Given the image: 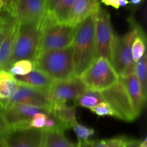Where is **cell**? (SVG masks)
<instances>
[{
    "mask_svg": "<svg viewBox=\"0 0 147 147\" xmlns=\"http://www.w3.org/2000/svg\"><path fill=\"white\" fill-rule=\"evenodd\" d=\"M73 101L75 106L83 107L90 110L100 102H104L101 92L88 88Z\"/></svg>",
    "mask_w": 147,
    "mask_h": 147,
    "instance_id": "cell-21",
    "label": "cell"
},
{
    "mask_svg": "<svg viewBox=\"0 0 147 147\" xmlns=\"http://www.w3.org/2000/svg\"><path fill=\"white\" fill-rule=\"evenodd\" d=\"M143 1H144V0H130V1H129V4L136 6L140 4Z\"/></svg>",
    "mask_w": 147,
    "mask_h": 147,
    "instance_id": "cell-40",
    "label": "cell"
},
{
    "mask_svg": "<svg viewBox=\"0 0 147 147\" xmlns=\"http://www.w3.org/2000/svg\"><path fill=\"white\" fill-rule=\"evenodd\" d=\"M96 14L97 12L90 14L75 28L72 46L75 75L77 76H80L96 60Z\"/></svg>",
    "mask_w": 147,
    "mask_h": 147,
    "instance_id": "cell-1",
    "label": "cell"
},
{
    "mask_svg": "<svg viewBox=\"0 0 147 147\" xmlns=\"http://www.w3.org/2000/svg\"><path fill=\"white\" fill-rule=\"evenodd\" d=\"M74 131L76 136H77L78 142V144H82L86 141H88L89 138L93 136L95 133L94 129L91 128L86 126V125H81L78 122H75L71 127Z\"/></svg>",
    "mask_w": 147,
    "mask_h": 147,
    "instance_id": "cell-27",
    "label": "cell"
},
{
    "mask_svg": "<svg viewBox=\"0 0 147 147\" xmlns=\"http://www.w3.org/2000/svg\"><path fill=\"white\" fill-rule=\"evenodd\" d=\"M59 1L60 0H45V9L47 16L51 14Z\"/></svg>",
    "mask_w": 147,
    "mask_h": 147,
    "instance_id": "cell-34",
    "label": "cell"
},
{
    "mask_svg": "<svg viewBox=\"0 0 147 147\" xmlns=\"http://www.w3.org/2000/svg\"><path fill=\"white\" fill-rule=\"evenodd\" d=\"M42 147H77L69 141L62 131H43Z\"/></svg>",
    "mask_w": 147,
    "mask_h": 147,
    "instance_id": "cell-20",
    "label": "cell"
},
{
    "mask_svg": "<svg viewBox=\"0 0 147 147\" xmlns=\"http://www.w3.org/2000/svg\"><path fill=\"white\" fill-rule=\"evenodd\" d=\"M134 74L139 80L144 95L146 97L147 94V55L146 53L144 54V56L135 63Z\"/></svg>",
    "mask_w": 147,
    "mask_h": 147,
    "instance_id": "cell-23",
    "label": "cell"
},
{
    "mask_svg": "<svg viewBox=\"0 0 147 147\" xmlns=\"http://www.w3.org/2000/svg\"><path fill=\"white\" fill-rule=\"evenodd\" d=\"M16 104L39 107L47 110L48 112L52 105L47 92L20 83H18L17 90L6 108Z\"/></svg>",
    "mask_w": 147,
    "mask_h": 147,
    "instance_id": "cell-12",
    "label": "cell"
},
{
    "mask_svg": "<svg viewBox=\"0 0 147 147\" xmlns=\"http://www.w3.org/2000/svg\"><path fill=\"white\" fill-rule=\"evenodd\" d=\"M4 11H5V4L3 1V0H0V18L2 16Z\"/></svg>",
    "mask_w": 147,
    "mask_h": 147,
    "instance_id": "cell-37",
    "label": "cell"
},
{
    "mask_svg": "<svg viewBox=\"0 0 147 147\" xmlns=\"http://www.w3.org/2000/svg\"><path fill=\"white\" fill-rule=\"evenodd\" d=\"M119 0H106L103 4H104L106 6H111V7L118 10V9L120 8L119 5Z\"/></svg>",
    "mask_w": 147,
    "mask_h": 147,
    "instance_id": "cell-35",
    "label": "cell"
},
{
    "mask_svg": "<svg viewBox=\"0 0 147 147\" xmlns=\"http://www.w3.org/2000/svg\"><path fill=\"white\" fill-rule=\"evenodd\" d=\"M44 132L38 128L11 129L4 136L5 147H42Z\"/></svg>",
    "mask_w": 147,
    "mask_h": 147,
    "instance_id": "cell-13",
    "label": "cell"
},
{
    "mask_svg": "<svg viewBox=\"0 0 147 147\" xmlns=\"http://www.w3.org/2000/svg\"><path fill=\"white\" fill-rule=\"evenodd\" d=\"M3 1H4V4H5V10H6V8H7V4H8V1H7V0H3Z\"/></svg>",
    "mask_w": 147,
    "mask_h": 147,
    "instance_id": "cell-42",
    "label": "cell"
},
{
    "mask_svg": "<svg viewBox=\"0 0 147 147\" xmlns=\"http://www.w3.org/2000/svg\"><path fill=\"white\" fill-rule=\"evenodd\" d=\"M3 115L10 129H22L30 128L32 118L35 114L44 112L49 114L44 108L24 104H16L6 109H2Z\"/></svg>",
    "mask_w": 147,
    "mask_h": 147,
    "instance_id": "cell-11",
    "label": "cell"
},
{
    "mask_svg": "<svg viewBox=\"0 0 147 147\" xmlns=\"http://www.w3.org/2000/svg\"><path fill=\"white\" fill-rule=\"evenodd\" d=\"M47 119V114L44 112H39L35 114L30 121V127L32 128L42 129L45 127Z\"/></svg>",
    "mask_w": 147,
    "mask_h": 147,
    "instance_id": "cell-31",
    "label": "cell"
},
{
    "mask_svg": "<svg viewBox=\"0 0 147 147\" xmlns=\"http://www.w3.org/2000/svg\"><path fill=\"white\" fill-rule=\"evenodd\" d=\"M18 82L7 71H0V107L5 109L17 90Z\"/></svg>",
    "mask_w": 147,
    "mask_h": 147,
    "instance_id": "cell-18",
    "label": "cell"
},
{
    "mask_svg": "<svg viewBox=\"0 0 147 147\" xmlns=\"http://www.w3.org/2000/svg\"><path fill=\"white\" fill-rule=\"evenodd\" d=\"M67 129H69V128L64 122L54 116L53 114L49 113L47 114V119L45 127L42 130L43 131H56L64 132Z\"/></svg>",
    "mask_w": 147,
    "mask_h": 147,
    "instance_id": "cell-28",
    "label": "cell"
},
{
    "mask_svg": "<svg viewBox=\"0 0 147 147\" xmlns=\"http://www.w3.org/2000/svg\"><path fill=\"white\" fill-rule=\"evenodd\" d=\"M75 0H60L48 18L58 24L66 22L68 14Z\"/></svg>",
    "mask_w": 147,
    "mask_h": 147,
    "instance_id": "cell-22",
    "label": "cell"
},
{
    "mask_svg": "<svg viewBox=\"0 0 147 147\" xmlns=\"http://www.w3.org/2000/svg\"><path fill=\"white\" fill-rule=\"evenodd\" d=\"M119 81L126 89L137 117L140 115L146 104V97L144 95L142 86L134 74L119 77Z\"/></svg>",
    "mask_w": 147,
    "mask_h": 147,
    "instance_id": "cell-15",
    "label": "cell"
},
{
    "mask_svg": "<svg viewBox=\"0 0 147 147\" xmlns=\"http://www.w3.org/2000/svg\"><path fill=\"white\" fill-rule=\"evenodd\" d=\"M88 89L101 91L108 89L119 81V76L107 59H96L80 76Z\"/></svg>",
    "mask_w": 147,
    "mask_h": 147,
    "instance_id": "cell-6",
    "label": "cell"
},
{
    "mask_svg": "<svg viewBox=\"0 0 147 147\" xmlns=\"http://www.w3.org/2000/svg\"><path fill=\"white\" fill-rule=\"evenodd\" d=\"M100 92L104 102L114 112L115 118L127 122H131L137 118L131 100L120 81Z\"/></svg>",
    "mask_w": 147,
    "mask_h": 147,
    "instance_id": "cell-7",
    "label": "cell"
},
{
    "mask_svg": "<svg viewBox=\"0 0 147 147\" xmlns=\"http://www.w3.org/2000/svg\"><path fill=\"white\" fill-rule=\"evenodd\" d=\"M100 7L99 0H75L65 24L76 27L90 14L98 12Z\"/></svg>",
    "mask_w": 147,
    "mask_h": 147,
    "instance_id": "cell-14",
    "label": "cell"
},
{
    "mask_svg": "<svg viewBox=\"0 0 147 147\" xmlns=\"http://www.w3.org/2000/svg\"><path fill=\"white\" fill-rule=\"evenodd\" d=\"M93 112L99 116H112L115 117V113L110 105L106 102H102L98 104L90 109Z\"/></svg>",
    "mask_w": 147,
    "mask_h": 147,
    "instance_id": "cell-29",
    "label": "cell"
},
{
    "mask_svg": "<svg viewBox=\"0 0 147 147\" xmlns=\"http://www.w3.org/2000/svg\"><path fill=\"white\" fill-rule=\"evenodd\" d=\"M7 1H8V4H7V8H6V11H7L8 13H9L10 10H11V8H12L13 5H14L16 0H7Z\"/></svg>",
    "mask_w": 147,
    "mask_h": 147,
    "instance_id": "cell-36",
    "label": "cell"
},
{
    "mask_svg": "<svg viewBox=\"0 0 147 147\" xmlns=\"http://www.w3.org/2000/svg\"><path fill=\"white\" fill-rule=\"evenodd\" d=\"M4 136H0V147H5V145L4 144Z\"/></svg>",
    "mask_w": 147,
    "mask_h": 147,
    "instance_id": "cell-41",
    "label": "cell"
},
{
    "mask_svg": "<svg viewBox=\"0 0 147 147\" xmlns=\"http://www.w3.org/2000/svg\"><path fill=\"white\" fill-rule=\"evenodd\" d=\"M105 1H106V0H100V1H101L102 3H103V2H104Z\"/></svg>",
    "mask_w": 147,
    "mask_h": 147,
    "instance_id": "cell-43",
    "label": "cell"
},
{
    "mask_svg": "<svg viewBox=\"0 0 147 147\" xmlns=\"http://www.w3.org/2000/svg\"><path fill=\"white\" fill-rule=\"evenodd\" d=\"M34 69H35L34 61L20 60L14 62L11 65L8 70V72L14 76H24L30 73Z\"/></svg>",
    "mask_w": 147,
    "mask_h": 147,
    "instance_id": "cell-24",
    "label": "cell"
},
{
    "mask_svg": "<svg viewBox=\"0 0 147 147\" xmlns=\"http://www.w3.org/2000/svg\"><path fill=\"white\" fill-rule=\"evenodd\" d=\"M127 138L125 136H118L109 139L94 140L90 141L91 147H125Z\"/></svg>",
    "mask_w": 147,
    "mask_h": 147,
    "instance_id": "cell-26",
    "label": "cell"
},
{
    "mask_svg": "<svg viewBox=\"0 0 147 147\" xmlns=\"http://www.w3.org/2000/svg\"><path fill=\"white\" fill-rule=\"evenodd\" d=\"M35 69L42 71L53 82L66 80L75 75L73 46L37 53Z\"/></svg>",
    "mask_w": 147,
    "mask_h": 147,
    "instance_id": "cell-2",
    "label": "cell"
},
{
    "mask_svg": "<svg viewBox=\"0 0 147 147\" xmlns=\"http://www.w3.org/2000/svg\"><path fill=\"white\" fill-rule=\"evenodd\" d=\"M113 33L109 13L101 7L96 14V59L103 57L110 61Z\"/></svg>",
    "mask_w": 147,
    "mask_h": 147,
    "instance_id": "cell-8",
    "label": "cell"
},
{
    "mask_svg": "<svg viewBox=\"0 0 147 147\" xmlns=\"http://www.w3.org/2000/svg\"><path fill=\"white\" fill-rule=\"evenodd\" d=\"M125 147H147L146 138H144L143 141L127 138Z\"/></svg>",
    "mask_w": 147,
    "mask_h": 147,
    "instance_id": "cell-33",
    "label": "cell"
},
{
    "mask_svg": "<svg viewBox=\"0 0 147 147\" xmlns=\"http://www.w3.org/2000/svg\"><path fill=\"white\" fill-rule=\"evenodd\" d=\"M10 130L11 129L3 115L2 108L0 107V136L6 135Z\"/></svg>",
    "mask_w": 147,
    "mask_h": 147,
    "instance_id": "cell-32",
    "label": "cell"
},
{
    "mask_svg": "<svg viewBox=\"0 0 147 147\" xmlns=\"http://www.w3.org/2000/svg\"><path fill=\"white\" fill-rule=\"evenodd\" d=\"M13 19H14V17L11 14H9L6 10L0 18V45H1L3 39H4V36H5L8 25Z\"/></svg>",
    "mask_w": 147,
    "mask_h": 147,
    "instance_id": "cell-30",
    "label": "cell"
},
{
    "mask_svg": "<svg viewBox=\"0 0 147 147\" xmlns=\"http://www.w3.org/2000/svg\"><path fill=\"white\" fill-rule=\"evenodd\" d=\"M14 78L18 83L41 89L45 92L49 90L51 85L54 82L45 74L37 69H34L30 73L24 76H16Z\"/></svg>",
    "mask_w": 147,
    "mask_h": 147,
    "instance_id": "cell-17",
    "label": "cell"
},
{
    "mask_svg": "<svg viewBox=\"0 0 147 147\" xmlns=\"http://www.w3.org/2000/svg\"><path fill=\"white\" fill-rule=\"evenodd\" d=\"M42 21L18 23L11 56V65L20 60H34L42 31Z\"/></svg>",
    "mask_w": 147,
    "mask_h": 147,
    "instance_id": "cell-4",
    "label": "cell"
},
{
    "mask_svg": "<svg viewBox=\"0 0 147 147\" xmlns=\"http://www.w3.org/2000/svg\"><path fill=\"white\" fill-rule=\"evenodd\" d=\"M42 24L37 53L63 49L71 46L76 27L65 23H55L51 21L47 15L43 20Z\"/></svg>",
    "mask_w": 147,
    "mask_h": 147,
    "instance_id": "cell-5",
    "label": "cell"
},
{
    "mask_svg": "<svg viewBox=\"0 0 147 147\" xmlns=\"http://www.w3.org/2000/svg\"><path fill=\"white\" fill-rule=\"evenodd\" d=\"M9 14L18 23L40 22L47 15L45 0H16Z\"/></svg>",
    "mask_w": 147,
    "mask_h": 147,
    "instance_id": "cell-10",
    "label": "cell"
},
{
    "mask_svg": "<svg viewBox=\"0 0 147 147\" xmlns=\"http://www.w3.org/2000/svg\"><path fill=\"white\" fill-rule=\"evenodd\" d=\"M146 35L143 31L134 40L131 46L132 56L135 63L138 61L146 52Z\"/></svg>",
    "mask_w": 147,
    "mask_h": 147,
    "instance_id": "cell-25",
    "label": "cell"
},
{
    "mask_svg": "<svg viewBox=\"0 0 147 147\" xmlns=\"http://www.w3.org/2000/svg\"><path fill=\"white\" fill-rule=\"evenodd\" d=\"M76 146H77V147H91L90 140H88V141H86L84 143H82V144H76Z\"/></svg>",
    "mask_w": 147,
    "mask_h": 147,
    "instance_id": "cell-38",
    "label": "cell"
},
{
    "mask_svg": "<svg viewBox=\"0 0 147 147\" xmlns=\"http://www.w3.org/2000/svg\"><path fill=\"white\" fill-rule=\"evenodd\" d=\"M86 89L80 76H74L66 80L54 82L47 93L52 104H66L67 101L74 100Z\"/></svg>",
    "mask_w": 147,
    "mask_h": 147,
    "instance_id": "cell-9",
    "label": "cell"
},
{
    "mask_svg": "<svg viewBox=\"0 0 147 147\" xmlns=\"http://www.w3.org/2000/svg\"><path fill=\"white\" fill-rule=\"evenodd\" d=\"M129 4V0H119V7H125V6L128 5Z\"/></svg>",
    "mask_w": 147,
    "mask_h": 147,
    "instance_id": "cell-39",
    "label": "cell"
},
{
    "mask_svg": "<svg viewBox=\"0 0 147 147\" xmlns=\"http://www.w3.org/2000/svg\"><path fill=\"white\" fill-rule=\"evenodd\" d=\"M17 27L18 22L14 18L8 25L5 36L0 45V71H8L11 67V56Z\"/></svg>",
    "mask_w": 147,
    "mask_h": 147,
    "instance_id": "cell-16",
    "label": "cell"
},
{
    "mask_svg": "<svg viewBox=\"0 0 147 147\" xmlns=\"http://www.w3.org/2000/svg\"><path fill=\"white\" fill-rule=\"evenodd\" d=\"M131 30L124 35H115L112 43L110 62L119 77L134 74L135 62L132 56L131 46L134 40L143 30L133 17H129Z\"/></svg>",
    "mask_w": 147,
    "mask_h": 147,
    "instance_id": "cell-3",
    "label": "cell"
},
{
    "mask_svg": "<svg viewBox=\"0 0 147 147\" xmlns=\"http://www.w3.org/2000/svg\"><path fill=\"white\" fill-rule=\"evenodd\" d=\"M49 113L64 122L69 128L77 122L76 120V110L75 106H70L66 104H52Z\"/></svg>",
    "mask_w": 147,
    "mask_h": 147,
    "instance_id": "cell-19",
    "label": "cell"
}]
</instances>
